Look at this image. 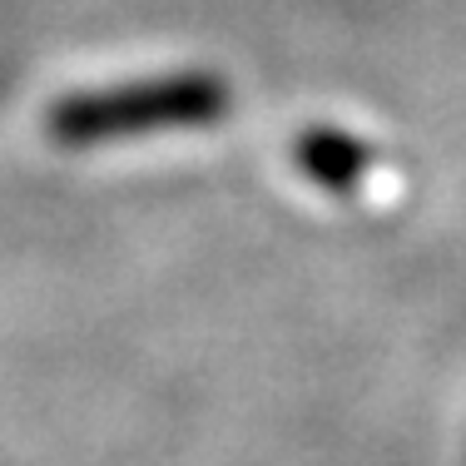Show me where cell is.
<instances>
[{
  "mask_svg": "<svg viewBox=\"0 0 466 466\" xmlns=\"http://www.w3.org/2000/svg\"><path fill=\"white\" fill-rule=\"evenodd\" d=\"M228 115V85L218 75H169V80L115 85L70 95L50 109V135L60 144L129 139L154 129H204Z\"/></svg>",
  "mask_w": 466,
  "mask_h": 466,
  "instance_id": "cell-1",
  "label": "cell"
},
{
  "mask_svg": "<svg viewBox=\"0 0 466 466\" xmlns=\"http://www.w3.org/2000/svg\"><path fill=\"white\" fill-rule=\"evenodd\" d=\"M298 169L323 188H352L362 174L372 169V149L358 144L352 135H338V129H308L293 149Z\"/></svg>",
  "mask_w": 466,
  "mask_h": 466,
  "instance_id": "cell-2",
  "label": "cell"
}]
</instances>
